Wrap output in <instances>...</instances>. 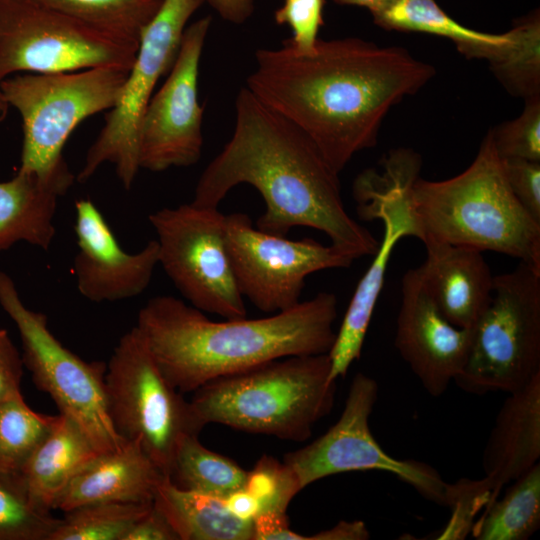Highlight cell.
I'll list each match as a JSON object with an SVG mask.
<instances>
[{
  "label": "cell",
  "instance_id": "obj_42",
  "mask_svg": "<svg viewBox=\"0 0 540 540\" xmlns=\"http://www.w3.org/2000/svg\"><path fill=\"white\" fill-rule=\"evenodd\" d=\"M223 500L227 509L244 521H253L261 510L258 500L244 488L229 494Z\"/></svg>",
  "mask_w": 540,
  "mask_h": 540
},
{
  "label": "cell",
  "instance_id": "obj_14",
  "mask_svg": "<svg viewBox=\"0 0 540 540\" xmlns=\"http://www.w3.org/2000/svg\"><path fill=\"white\" fill-rule=\"evenodd\" d=\"M225 218L192 202L149 215L159 264L181 295L202 312L237 319L247 311L226 252Z\"/></svg>",
  "mask_w": 540,
  "mask_h": 540
},
{
  "label": "cell",
  "instance_id": "obj_2",
  "mask_svg": "<svg viewBox=\"0 0 540 540\" xmlns=\"http://www.w3.org/2000/svg\"><path fill=\"white\" fill-rule=\"evenodd\" d=\"M338 175L300 128L243 87L233 133L202 172L192 203L218 208L230 190L248 184L266 206L258 229L287 236L310 227L354 259L373 256L380 242L346 211Z\"/></svg>",
  "mask_w": 540,
  "mask_h": 540
},
{
  "label": "cell",
  "instance_id": "obj_13",
  "mask_svg": "<svg viewBox=\"0 0 540 540\" xmlns=\"http://www.w3.org/2000/svg\"><path fill=\"white\" fill-rule=\"evenodd\" d=\"M378 393L375 379L357 373L337 422L308 445L286 454L283 462L301 490L331 475L378 470L395 475L425 499L446 506L448 483L435 468L417 460L394 458L372 435L369 419Z\"/></svg>",
  "mask_w": 540,
  "mask_h": 540
},
{
  "label": "cell",
  "instance_id": "obj_36",
  "mask_svg": "<svg viewBox=\"0 0 540 540\" xmlns=\"http://www.w3.org/2000/svg\"><path fill=\"white\" fill-rule=\"evenodd\" d=\"M323 5L324 0H284L275 11L276 23L291 29L292 35L286 41L297 51L308 52L318 41Z\"/></svg>",
  "mask_w": 540,
  "mask_h": 540
},
{
  "label": "cell",
  "instance_id": "obj_32",
  "mask_svg": "<svg viewBox=\"0 0 540 540\" xmlns=\"http://www.w3.org/2000/svg\"><path fill=\"white\" fill-rule=\"evenodd\" d=\"M59 522L30 501L17 476L0 475V540H49Z\"/></svg>",
  "mask_w": 540,
  "mask_h": 540
},
{
  "label": "cell",
  "instance_id": "obj_40",
  "mask_svg": "<svg viewBox=\"0 0 540 540\" xmlns=\"http://www.w3.org/2000/svg\"><path fill=\"white\" fill-rule=\"evenodd\" d=\"M370 533L363 521L338 522L334 527L322 530L314 535H305V540H365Z\"/></svg>",
  "mask_w": 540,
  "mask_h": 540
},
{
  "label": "cell",
  "instance_id": "obj_20",
  "mask_svg": "<svg viewBox=\"0 0 540 540\" xmlns=\"http://www.w3.org/2000/svg\"><path fill=\"white\" fill-rule=\"evenodd\" d=\"M164 475L137 441L126 440L120 449L99 453L76 472L53 509L66 512L100 502H152Z\"/></svg>",
  "mask_w": 540,
  "mask_h": 540
},
{
  "label": "cell",
  "instance_id": "obj_21",
  "mask_svg": "<svg viewBox=\"0 0 540 540\" xmlns=\"http://www.w3.org/2000/svg\"><path fill=\"white\" fill-rule=\"evenodd\" d=\"M74 179L64 161L45 174L18 170L0 182V251L20 241L49 249L56 234L58 201Z\"/></svg>",
  "mask_w": 540,
  "mask_h": 540
},
{
  "label": "cell",
  "instance_id": "obj_38",
  "mask_svg": "<svg viewBox=\"0 0 540 540\" xmlns=\"http://www.w3.org/2000/svg\"><path fill=\"white\" fill-rule=\"evenodd\" d=\"M23 358L7 331L0 328V403L21 393Z\"/></svg>",
  "mask_w": 540,
  "mask_h": 540
},
{
  "label": "cell",
  "instance_id": "obj_30",
  "mask_svg": "<svg viewBox=\"0 0 540 540\" xmlns=\"http://www.w3.org/2000/svg\"><path fill=\"white\" fill-rule=\"evenodd\" d=\"M55 418L32 410L21 393L0 403V475L18 476Z\"/></svg>",
  "mask_w": 540,
  "mask_h": 540
},
{
  "label": "cell",
  "instance_id": "obj_12",
  "mask_svg": "<svg viewBox=\"0 0 540 540\" xmlns=\"http://www.w3.org/2000/svg\"><path fill=\"white\" fill-rule=\"evenodd\" d=\"M138 45L27 0H0V81L19 72L130 70Z\"/></svg>",
  "mask_w": 540,
  "mask_h": 540
},
{
  "label": "cell",
  "instance_id": "obj_31",
  "mask_svg": "<svg viewBox=\"0 0 540 540\" xmlns=\"http://www.w3.org/2000/svg\"><path fill=\"white\" fill-rule=\"evenodd\" d=\"M152 502H100L64 512L49 540H123Z\"/></svg>",
  "mask_w": 540,
  "mask_h": 540
},
{
  "label": "cell",
  "instance_id": "obj_5",
  "mask_svg": "<svg viewBox=\"0 0 540 540\" xmlns=\"http://www.w3.org/2000/svg\"><path fill=\"white\" fill-rule=\"evenodd\" d=\"M328 353L274 359L212 379L189 401L198 433L220 424L252 434L302 442L335 403Z\"/></svg>",
  "mask_w": 540,
  "mask_h": 540
},
{
  "label": "cell",
  "instance_id": "obj_9",
  "mask_svg": "<svg viewBox=\"0 0 540 540\" xmlns=\"http://www.w3.org/2000/svg\"><path fill=\"white\" fill-rule=\"evenodd\" d=\"M104 385L116 432L125 441H137L167 475L181 438L199 433L189 401L166 379L136 326L114 348Z\"/></svg>",
  "mask_w": 540,
  "mask_h": 540
},
{
  "label": "cell",
  "instance_id": "obj_16",
  "mask_svg": "<svg viewBox=\"0 0 540 540\" xmlns=\"http://www.w3.org/2000/svg\"><path fill=\"white\" fill-rule=\"evenodd\" d=\"M211 17L188 25L163 85L152 95L140 121V169L161 172L189 167L201 157L204 108L199 103V67Z\"/></svg>",
  "mask_w": 540,
  "mask_h": 540
},
{
  "label": "cell",
  "instance_id": "obj_3",
  "mask_svg": "<svg viewBox=\"0 0 540 540\" xmlns=\"http://www.w3.org/2000/svg\"><path fill=\"white\" fill-rule=\"evenodd\" d=\"M337 305L335 294L320 292L269 317L217 322L176 297L160 295L139 310L136 327L166 379L183 394L274 359L329 353Z\"/></svg>",
  "mask_w": 540,
  "mask_h": 540
},
{
  "label": "cell",
  "instance_id": "obj_41",
  "mask_svg": "<svg viewBox=\"0 0 540 540\" xmlns=\"http://www.w3.org/2000/svg\"><path fill=\"white\" fill-rule=\"evenodd\" d=\"M225 21L232 24L246 22L254 12V0H205Z\"/></svg>",
  "mask_w": 540,
  "mask_h": 540
},
{
  "label": "cell",
  "instance_id": "obj_25",
  "mask_svg": "<svg viewBox=\"0 0 540 540\" xmlns=\"http://www.w3.org/2000/svg\"><path fill=\"white\" fill-rule=\"evenodd\" d=\"M384 28L424 32L450 39L468 58L482 59L487 51L511 40V31L491 34L468 28L450 17L435 0H395L373 16Z\"/></svg>",
  "mask_w": 540,
  "mask_h": 540
},
{
  "label": "cell",
  "instance_id": "obj_1",
  "mask_svg": "<svg viewBox=\"0 0 540 540\" xmlns=\"http://www.w3.org/2000/svg\"><path fill=\"white\" fill-rule=\"evenodd\" d=\"M433 76L431 65L401 47L347 37L318 39L300 52L285 40L255 52L245 87L300 128L339 174L377 143L389 110Z\"/></svg>",
  "mask_w": 540,
  "mask_h": 540
},
{
  "label": "cell",
  "instance_id": "obj_18",
  "mask_svg": "<svg viewBox=\"0 0 540 540\" xmlns=\"http://www.w3.org/2000/svg\"><path fill=\"white\" fill-rule=\"evenodd\" d=\"M75 214L78 251L73 273L79 293L95 303L125 300L143 293L159 264L157 240L149 241L136 253H128L91 200H77Z\"/></svg>",
  "mask_w": 540,
  "mask_h": 540
},
{
  "label": "cell",
  "instance_id": "obj_22",
  "mask_svg": "<svg viewBox=\"0 0 540 540\" xmlns=\"http://www.w3.org/2000/svg\"><path fill=\"white\" fill-rule=\"evenodd\" d=\"M483 451L484 476L499 495L502 487L540 458V373L507 393Z\"/></svg>",
  "mask_w": 540,
  "mask_h": 540
},
{
  "label": "cell",
  "instance_id": "obj_7",
  "mask_svg": "<svg viewBox=\"0 0 540 540\" xmlns=\"http://www.w3.org/2000/svg\"><path fill=\"white\" fill-rule=\"evenodd\" d=\"M380 166L381 171L361 172L352 187L359 217L368 221L380 219L384 234L372 263L357 284L328 353L333 381L345 377L351 364L361 356L395 245L404 237L420 238L410 199L411 188L419 177L420 156L411 149L397 148L383 157Z\"/></svg>",
  "mask_w": 540,
  "mask_h": 540
},
{
  "label": "cell",
  "instance_id": "obj_29",
  "mask_svg": "<svg viewBox=\"0 0 540 540\" xmlns=\"http://www.w3.org/2000/svg\"><path fill=\"white\" fill-rule=\"evenodd\" d=\"M105 33L139 43L162 0H27Z\"/></svg>",
  "mask_w": 540,
  "mask_h": 540
},
{
  "label": "cell",
  "instance_id": "obj_8",
  "mask_svg": "<svg viewBox=\"0 0 540 540\" xmlns=\"http://www.w3.org/2000/svg\"><path fill=\"white\" fill-rule=\"evenodd\" d=\"M129 69L100 66L73 72L28 73L0 81L22 118L19 170L45 174L65 161L63 148L85 119L116 104Z\"/></svg>",
  "mask_w": 540,
  "mask_h": 540
},
{
  "label": "cell",
  "instance_id": "obj_23",
  "mask_svg": "<svg viewBox=\"0 0 540 540\" xmlns=\"http://www.w3.org/2000/svg\"><path fill=\"white\" fill-rule=\"evenodd\" d=\"M99 453L83 429L59 413L17 477L30 501L51 511L71 478Z\"/></svg>",
  "mask_w": 540,
  "mask_h": 540
},
{
  "label": "cell",
  "instance_id": "obj_28",
  "mask_svg": "<svg viewBox=\"0 0 540 540\" xmlns=\"http://www.w3.org/2000/svg\"><path fill=\"white\" fill-rule=\"evenodd\" d=\"M511 40L485 60L495 77L512 95L524 100L540 96V17L533 11L516 20Z\"/></svg>",
  "mask_w": 540,
  "mask_h": 540
},
{
  "label": "cell",
  "instance_id": "obj_43",
  "mask_svg": "<svg viewBox=\"0 0 540 540\" xmlns=\"http://www.w3.org/2000/svg\"><path fill=\"white\" fill-rule=\"evenodd\" d=\"M341 5H355L367 8L372 16L386 9L395 0H333Z\"/></svg>",
  "mask_w": 540,
  "mask_h": 540
},
{
  "label": "cell",
  "instance_id": "obj_33",
  "mask_svg": "<svg viewBox=\"0 0 540 540\" xmlns=\"http://www.w3.org/2000/svg\"><path fill=\"white\" fill-rule=\"evenodd\" d=\"M498 497L487 477L482 479L461 478L448 483L446 507L451 510L450 519L436 537L440 540H460L471 534L476 516Z\"/></svg>",
  "mask_w": 540,
  "mask_h": 540
},
{
  "label": "cell",
  "instance_id": "obj_4",
  "mask_svg": "<svg viewBox=\"0 0 540 540\" xmlns=\"http://www.w3.org/2000/svg\"><path fill=\"white\" fill-rule=\"evenodd\" d=\"M410 199L423 243L494 251L540 272V223L512 193L490 131L468 168L441 181L418 177Z\"/></svg>",
  "mask_w": 540,
  "mask_h": 540
},
{
  "label": "cell",
  "instance_id": "obj_37",
  "mask_svg": "<svg viewBox=\"0 0 540 540\" xmlns=\"http://www.w3.org/2000/svg\"><path fill=\"white\" fill-rule=\"evenodd\" d=\"M503 162L512 193L528 214L540 223V162L524 159H503Z\"/></svg>",
  "mask_w": 540,
  "mask_h": 540
},
{
  "label": "cell",
  "instance_id": "obj_10",
  "mask_svg": "<svg viewBox=\"0 0 540 540\" xmlns=\"http://www.w3.org/2000/svg\"><path fill=\"white\" fill-rule=\"evenodd\" d=\"M0 305L15 323L23 362L35 385L72 418L100 452L120 449L125 440L111 421L104 385L106 364L86 362L49 330L45 314L29 309L12 278L0 269Z\"/></svg>",
  "mask_w": 540,
  "mask_h": 540
},
{
  "label": "cell",
  "instance_id": "obj_39",
  "mask_svg": "<svg viewBox=\"0 0 540 540\" xmlns=\"http://www.w3.org/2000/svg\"><path fill=\"white\" fill-rule=\"evenodd\" d=\"M123 540H180L177 533L152 501L149 510L129 529Z\"/></svg>",
  "mask_w": 540,
  "mask_h": 540
},
{
  "label": "cell",
  "instance_id": "obj_35",
  "mask_svg": "<svg viewBox=\"0 0 540 540\" xmlns=\"http://www.w3.org/2000/svg\"><path fill=\"white\" fill-rule=\"evenodd\" d=\"M244 489L258 500L260 512H287L289 503L301 491L285 463L268 455H263L254 468L247 471Z\"/></svg>",
  "mask_w": 540,
  "mask_h": 540
},
{
  "label": "cell",
  "instance_id": "obj_6",
  "mask_svg": "<svg viewBox=\"0 0 540 540\" xmlns=\"http://www.w3.org/2000/svg\"><path fill=\"white\" fill-rule=\"evenodd\" d=\"M540 373V272L520 262L494 276L492 299L472 327L466 363L453 382L464 392H513Z\"/></svg>",
  "mask_w": 540,
  "mask_h": 540
},
{
  "label": "cell",
  "instance_id": "obj_11",
  "mask_svg": "<svg viewBox=\"0 0 540 540\" xmlns=\"http://www.w3.org/2000/svg\"><path fill=\"white\" fill-rule=\"evenodd\" d=\"M205 0H162L143 29L135 59L116 104L105 117L95 141L86 153L77 181L84 183L105 163L115 167L126 190L139 166L138 132L143 113L162 76L176 59L188 21Z\"/></svg>",
  "mask_w": 540,
  "mask_h": 540
},
{
  "label": "cell",
  "instance_id": "obj_34",
  "mask_svg": "<svg viewBox=\"0 0 540 540\" xmlns=\"http://www.w3.org/2000/svg\"><path fill=\"white\" fill-rule=\"evenodd\" d=\"M490 133L501 158L540 162V96L526 99L517 118L498 125Z\"/></svg>",
  "mask_w": 540,
  "mask_h": 540
},
{
  "label": "cell",
  "instance_id": "obj_44",
  "mask_svg": "<svg viewBox=\"0 0 540 540\" xmlns=\"http://www.w3.org/2000/svg\"><path fill=\"white\" fill-rule=\"evenodd\" d=\"M9 108L10 106L3 92L0 89V122H2L6 118Z\"/></svg>",
  "mask_w": 540,
  "mask_h": 540
},
{
  "label": "cell",
  "instance_id": "obj_19",
  "mask_svg": "<svg viewBox=\"0 0 540 540\" xmlns=\"http://www.w3.org/2000/svg\"><path fill=\"white\" fill-rule=\"evenodd\" d=\"M423 244L427 256L415 268L423 285L446 320L471 329L492 299L494 276L482 252L435 241Z\"/></svg>",
  "mask_w": 540,
  "mask_h": 540
},
{
  "label": "cell",
  "instance_id": "obj_17",
  "mask_svg": "<svg viewBox=\"0 0 540 540\" xmlns=\"http://www.w3.org/2000/svg\"><path fill=\"white\" fill-rule=\"evenodd\" d=\"M401 293L395 347L424 389L439 397L466 363L472 328H459L445 319L416 269L403 275Z\"/></svg>",
  "mask_w": 540,
  "mask_h": 540
},
{
  "label": "cell",
  "instance_id": "obj_24",
  "mask_svg": "<svg viewBox=\"0 0 540 540\" xmlns=\"http://www.w3.org/2000/svg\"><path fill=\"white\" fill-rule=\"evenodd\" d=\"M153 505L180 540H253V523L234 516L222 498L184 490L167 475L158 483Z\"/></svg>",
  "mask_w": 540,
  "mask_h": 540
},
{
  "label": "cell",
  "instance_id": "obj_26",
  "mask_svg": "<svg viewBox=\"0 0 540 540\" xmlns=\"http://www.w3.org/2000/svg\"><path fill=\"white\" fill-rule=\"evenodd\" d=\"M505 494L493 500L476 520L471 534L477 540H527L540 527V463L510 482Z\"/></svg>",
  "mask_w": 540,
  "mask_h": 540
},
{
  "label": "cell",
  "instance_id": "obj_27",
  "mask_svg": "<svg viewBox=\"0 0 540 540\" xmlns=\"http://www.w3.org/2000/svg\"><path fill=\"white\" fill-rule=\"evenodd\" d=\"M177 487L224 499L245 487L247 471L206 448L196 434L179 441L167 474Z\"/></svg>",
  "mask_w": 540,
  "mask_h": 540
},
{
  "label": "cell",
  "instance_id": "obj_15",
  "mask_svg": "<svg viewBox=\"0 0 540 540\" xmlns=\"http://www.w3.org/2000/svg\"><path fill=\"white\" fill-rule=\"evenodd\" d=\"M225 247L242 296L259 310L273 314L300 302L308 275L347 268L355 260L331 244L264 232L241 212L226 215Z\"/></svg>",
  "mask_w": 540,
  "mask_h": 540
}]
</instances>
